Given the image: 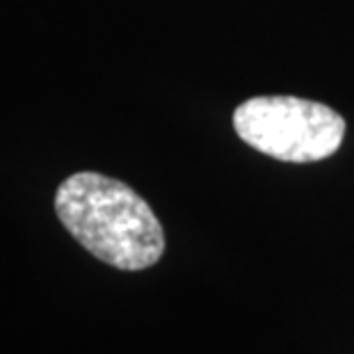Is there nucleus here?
Here are the masks:
<instances>
[{
  "label": "nucleus",
  "instance_id": "obj_1",
  "mask_svg": "<svg viewBox=\"0 0 354 354\" xmlns=\"http://www.w3.org/2000/svg\"><path fill=\"white\" fill-rule=\"evenodd\" d=\"M55 213L96 259L128 272L151 268L165 252V231L151 206L117 178L78 171L62 180Z\"/></svg>",
  "mask_w": 354,
  "mask_h": 354
},
{
  "label": "nucleus",
  "instance_id": "obj_2",
  "mask_svg": "<svg viewBox=\"0 0 354 354\" xmlns=\"http://www.w3.org/2000/svg\"><path fill=\"white\" fill-rule=\"evenodd\" d=\"M238 138L281 162H318L334 156L345 119L325 103L299 96H254L233 112Z\"/></svg>",
  "mask_w": 354,
  "mask_h": 354
}]
</instances>
